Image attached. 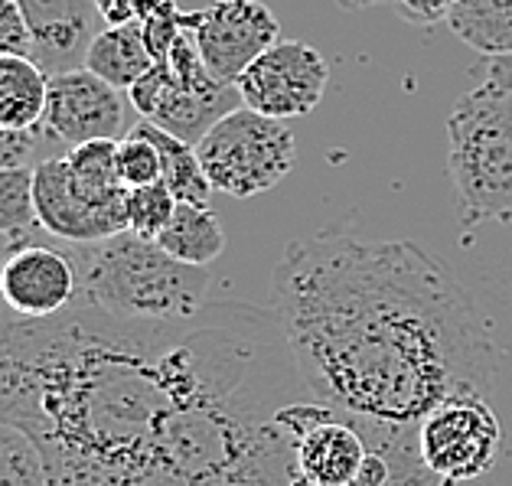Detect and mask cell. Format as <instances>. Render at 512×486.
<instances>
[{"instance_id": "1", "label": "cell", "mask_w": 512, "mask_h": 486, "mask_svg": "<svg viewBox=\"0 0 512 486\" xmlns=\"http://www.w3.org/2000/svg\"><path fill=\"white\" fill-rule=\"evenodd\" d=\"M304 395L271 304L173 323L0 307V421L40 444L49 486H291L278 408Z\"/></svg>"}, {"instance_id": "2", "label": "cell", "mask_w": 512, "mask_h": 486, "mask_svg": "<svg viewBox=\"0 0 512 486\" xmlns=\"http://www.w3.org/2000/svg\"><path fill=\"white\" fill-rule=\"evenodd\" d=\"M271 310L317 402L405 438L444 398L486 395L496 376L490 330L464 284L415 242L340 229L287 242Z\"/></svg>"}, {"instance_id": "3", "label": "cell", "mask_w": 512, "mask_h": 486, "mask_svg": "<svg viewBox=\"0 0 512 486\" xmlns=\"http://www.w3.org/2000/svg\"><path fill=\"white\" fill-rule=\"evenodd\" d=\"M69 255L79 271L76 301L115 320L173 323L196 317L209 304V271L177 261L154 239L121 232L69 245Z\"/></svg>"}, {"instance_id": "4", "label": "cell", "mask_w": 512, "mask_h": 486, "mask_svg": "<svg viewBox=\"0 0 512 486\" xmlns=\"http://www.w3.org/2000/svg\"><path fill=\"white\" fill-rule=\"evenodd\" d=\"M447 144L460 229L512 222V95L486 85L460 95L447 118Z\"/></svg>"}, {"instance_id": "5", "label": "cell", "mask_w": 512, "mask_h": 486, "mask_svg": "<svg viewBox=\"0 0 512 486\" xmlns=\"http://www.w3.org/2000/svg\"><path fill=\"white\" fill-rule=\"evenodd\" d=\"M278 425L287 434L291 486H362L372 451H385L405 464L421 460L418 438L349 418L314 395L281 405Z\"/></svg>"}, {"instance_id": "6", "label": "cell", "mask_w": 512, "mask_h": 486, "mask_svg": "<svg viewBox=\"0 0 512 486\" xmlns=\"http://www.w3.org/2000/svg\"><path fill=\"white\" fill-rule=\"evenodd\" d=\"M212 190L248 199L274 190L297 164L294 131L281 118L239 105L196 144Z\"/></svg>"}, {"instance_id": "7", "label": "cell", "mask_w": 512, "mask_h": 486, "mask_svg": "<svg viewBox=\"0 0 512 486\" xmlns=\"http://www.w3.org/2000/svg\"><path fill=\"white\" fill-rule=\"evenodd\" d=\"M499 444V418L490 398L477 392L451 395L424 415L418 428V454L421 464L437 480V486L470 483L496 467Z\"/></svg>"}, {"instance_id": "8", "label": "cell", "mask_w": 512, "mask_h": 486, "mask_svg": "<svg viewBox=\"0 0 512 486\" xmlns=\"http://www.w3.org/2000/svg\"><path fill=\"white\" fill-rule=\"evenodd\" d=\"M330 66L314 46L301 40H278L248 66L235 89L242 105L268 118H304L327 95Z\"/></svg>"}, {"instance_id": "9", "label": "cell", "mask_w": 512, "mask_h": 486, "mask_svg": "<svg viewBox=\"0 0 512 486\" xmlns=\"http://www.w3.org/2000/svg\"><path fill=\"white\" fill-rule=\"evenodd\" d=\"M167 66H170L167 89L160 95L157 108L151 111V118L144 121H151L167 134L196 147L212 124L242 105V95L235 85L219 82L206 69L190 30H183L180 40L173 43Z\"/></svg>"}, {"instance_id": "10", "label": "cell", "mask_w": 512, "mask_h": 486, "mask_svg": "<svg viewBox=\"0 0 512 486\" xmlns=\"http://www.w3.org/2000/svg\"><path fill=\"white\" fill-rule=\"evenodd\" d=\"M199 56L219 82L235 85L242 72L281 40L278 17L261 0H216L186 14Z\"/></svg>"}, {"instance_id": "11", "label": "cell", "mask_w": 512, "mask_h": 486, "mask_svg": "<svg viewBox=\"0 0 512 486\" xmlns=\"http://www.w3.org/2000/svg\"><path fill=\"white\" fill-rule=\"evenodd\" d=\"M46 141L76 147L85 141H121L124 137V92L92 69H69L49 76L43 111Z\"/></svg>"}, {"instance_id": "12", "label": "cell", "mask_w": 512, "mask_h": 486, "mask_svg": "<svg viewBox=\"0 0 512 486\" xmlns=\"http://www.w3.org/2000/svg\"><path fill=\"white\" fill-rule=\"evenodd\" d=\"M79 271L69 245L40 232L0 268V301L17 317L46 320L76 304Z\"/></svg>"}, {"instance_id": "13", "label": "cell", "mask_w": 512, "mask_h": 486, "mask_svg": "<svg viewBox=\"0 0 512 486\" xmlns=\"http://www.w3.org/2000/svg\"><path fill=\"white\" fill-rule=\"evenodd\" d=\"M33 203H36L40 229L59 242L89 245L128 232V203L92 206L72 186L66 154L46 157L33 167Z\"/></svg>"}, {"instance_id": "14", "label": "cell", "mask_w": 512, "mask_h": 486, "mask_svg": "<svg viewBox=\"0 0 512 486\" xmlns=\"http://www.w3.org/2000/svg\"><path fill=\"white\" fill-rule=\"evenodd\" d=\"M33 33V59L56 76L85 66V49L92 43V23L98 20L92 0H17Z\"/></svg>"}, {"instance_id": "15", "label": "cell", "mask_w": 512, "mask_h": 486, "mask_svg": "<svg viewBox=\"0 0 512 486\" xmlns=\"http://www.w3.org/2000/svg\"><path fill=\"white\" fill-rule=\"evenodd\" d=\"M49 72L33 56H0V124L33 131L43 124Z\"/></svg>"}, {"instance_id": "16", "label": "cell", "mask_w": 512, "mask_h": 486, "mask_svg": "<svg viewBox=\"0 0 512 486\" xmlns=\"http://www.w3.org/2000/svg\"><path fill=\"white\" fill-rule=\"evenodd\" d=\"M151 49L144 43L141 23H124V27H105L92 36L89 49H85V69L102 76L115 89L128 92L131 85L154 66Z\"/></svg>"}, {"instance_id": "17", "label": "cell", "mask_w": 512, "mask_h": 486, "mask_svg": "<svg viewBox=\"0 0 512 486\" xmlns=\"http://www.w3.org/2000/svg\"><path fill=\"white\" fill-rule=\"evenodd\" d=\"M154 242L177 261L206 268L222 255V248H226V232H222L219 219L209 206L177 203L167 229L160 232Z\"/></svg>"}, {"instance_id": "18", "label": "cell", "mask_w": 512, "mask_h": 486, "mask_svg": "<svg viewBox=\"0 0 512 486\" xmlns=\"http://www.w3.org/2000/svg\"><path fill=\"white\" fill-rule=\"evenodd\" d=\"M134 131H141L144 137H151L157 154H160V180L170 186V193L180 199V203H199L206 206L212 196V183L203 170V160H199L196 147L180 141V137L167 134L164 128H157L151 121H137Z\"/></svg>"}, {"instance_id": "19", "label": "cell", "mask_w": 512, "mask_h": 486, "mask_svg": "<svg viewBox=\"0 0 512 486\" xmlns=\"http://www.w3.org/2000/svg\"><path fill=\"white\" fill-rule=\"evenodd\" d=\"M447 27L483 56H506L512 53V0H460Z\"/></svg>"}, {"instance_id": "20", "label": "cell", "mask_w": 512, "mask_h": 486, "mask_svg": "<svg viewBox=\"0 0 512 486\" xmlns=\"http://www.w3.org/2000/svg\"><path fill=\"white\" fill-rule=\"evenodd\" d=\"M0 486H49L40 444L10 421H0Z\"/></svg>"}, {"instance_id": "21", "label": "cell", "mask_w": 512, "mask_h": 486, "mask_svg": "<svg viewBox=\"0 0 512 486\" xmlns=\"http://www.w3.org/2000/svg\"><path fill=\"white\" fill-rule=\"evenodd\" d=\"M40 226L33 203V167L0 170V235Z\"/></svg>"}, {"instance_id": "22", "label": "cell", "mask_w": 512, "mask_h": 486, "mask_svg": "<svg viewBox=\"0 0 512 486\" xmlns=\"http://www.w3.org/2000/svg\"><path fill=\"white\" fill-rule=\"evenodd\" d=\"M180 199L170 193V186L160 180L151 186H134L128 190V232L141 239H157L167 229V222Z\"/></svg>"}, {"instance_id": "23", "label": "cell", "mask_w": 512, "mask_h": 486, "mask_svg": "<svg viewBox=\"0 0 512 486\" xmlns=\"http://www.w3.org/2000/svg\"><path fill=\"white\" fill-rule=\"evenodd\" d=\"M160 154L151 137H144L141 131H128L118 141V177L121 183L134 190V186H151L160 183Z\"/></svg>"}, {"instance_id": "24", "label": "cell", "mask_w": 512, "mask_h": 486, "mask_svg": "<svg viewBox=\"0 0 512 486\" xmlns=\"http://www.w3.org/2000/svg\"><path fill=\"white\" fill-rule=\"evenodd\" d=\"M186 30V10H180L177 4H164L157 10V14H151L147 20H141V33H144V43L147 49H151V56L160 62L170 56L173 43L180 40Z\"/></svg>"}, {"instance_id": "25", "label": "cell", "mask_w": 512, "mask_h": 486, "mask_svg": "<svg viewBox=\"0 0 512 486\" xmlns=\"http://www.w3.org/2000/svg\"><path fill=\"white\" fill-rule=\"evenodd\" d=\"M40 144H43V128L20 131L0 124V170L36 167L40 164Z\"/></svg>"}, {"instance_id": "26", "label": "cell", "mask_w": 512, "mask_h": 486, "mask_svg": "<svg viewBox=\"0 0 512 486\" xmlns=\"http://www.w3.org/2000/svg\"><path fill=\"white\" fill-rule=\"evenodd\" d=\"M33 56V33L17 0H0V56Z\"/></svg>"}, {"instance_id": "27", "label": "cell", "mask_w": 512, "mask_h": 486, "mask_svg": "<svg viewBox=\"0 0 512 486\" xmlns=\"http://www.w3.org/2000/svg\"><path fill=\"white\" fill-rule=\"evenodd\" d=\"M457 4L460 0H395V10L411 27H437V23H447Z\"/></svg>"}, {"instance_id": "28", "label": "cell", "mask_w": 512, "mask_h": 486, "mask_svg": "<svg viewBox=\"0 0 512 486\" xmlns=\"http://www.w3.org/2000/svg\"><path fill=\"white\" fill-rule=\"evenodd\" d=\"M477 72L483 76L480 85H486L490 92H499V95H512V53L506 56H486Z\"/></svg>"}, {"instance_id": "29", "label": "cell", "mask_w": 512, "mask_h": 486, "mask_svg": "<svg viewBox=\"0 0 512 486\" xmlns=\"http://www.w3.org/2000/svg\"><path fill=\"white\" fill-rule=\"evenodd\" d=\"M95 14L105 27H124V23H137L134 0H92Z\"/></svg>"}, {"instance_id": "30", "label": "cell", "mask_w": 512, "mask_h": 486, "mask_svg": "<svg viewBox=\"0 0 512 486\" xmlns=\"http://www.w3.org/2000/svg\"><path fill=\"white\" fill-rule=\"evenodd\" d=\"M43 229L36 226V229H30V232H7V235H0V268L7 265V258L17 252V248H23L27 242H33L36 235H40Z\"/></svg>"}, {"instance_id": "31", "label": "cell", "mask_w": 512, "mask_h": 486, "mask_svg": "<svg viewBox=\"0 0 512 486\" xmlns=\"http://www.w3.org/2000/svg\"><path fill=\"white\" fill-rule=\"evenodd\" d=\"M170 4V0H134V14H137V23L147 20L151 14H157L160 7Z\"/></svg>"}, {"instance_id": "32", "label": "cell", "mask_w": 512, "mask_h": 486, "mask_svg": "<svg viewBox=\"0 0 512 486\" xmlns=\"http://www.w3.org/2000/svg\"><path fill=\"white\" fill-rule=\"evenodd\" d=\"M343 10H366V7H382V4H395V0H333Z\"/></svg>"}, {"instance_id": "33", "label": "cell", "mask_w": 512, "mask_h": 486, "mask_svg": "<svg viewBox=\"0 0 512 486\" xmlns=\"http://www.w3.org/2000/svg\"><path fill=\"white\" fill-rule=\"evenodd\" d=\"M0 304H4V301H0Z\"/></svg>"}]
</instances>
